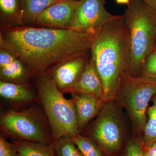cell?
Listing matches in <instances>:
<instances>
[{
    "label": "cell",
    "mask_w": 156,
    "mask_h": 156,
    "mask_svg": "<svg viewBox=\"0 0 156 156\" xmlns=\"http://www.w3.org/2000/svg\"><path fill=\"white\" fill-rule=\"evenodd\" d=\"M95 35L69 29L5 27L1 28L0 48L16 55L34 78L70 59L90 56Z\"/></svg>",
    "instance_id": "1"
},
{
    "label": "cell",
    "mask_w": 156,
    "mask_h": 156,
    "mask_svg": "<svg viewBox=\"0 0 156 156\" xmlns=\"http://www.w3.org/2000/svg\"><path fill=\"white\" fill-rule=\"evenodd\" d=\"M91 57L102 81L104 100L114 101L131 59L130 36L123 17L107 23L95 35Z\"/></svg>",
    "instance_id": "2"
},
{
    "label": "cell",
    "mask_w": 156,
    "mask_h": 156,
    "mask_svg": "<svg viewBox=\"0 0 156 156\" xmlns=\"http://www.w3.org/2000/svg\"><path fill=\"white\" fill-rule=\"evenodd\" d=\"M130 36L128 73L140 76L156 41V10L139 0H131L122 15Z\"/></svg>",
    "instance_id": "3"
},
{
    "label": "cell",
    "mask_w": 156,
    "mask_h": 156,
    "mask_svg": "<svg viewBox=\"0 0 156 156\" xmlns=\"http://www.w3.org/2000/svg\"><path fill=\"white\" fill-rule=\"evenodd\" d=\"M44 111L49 121L53 142L62 136L72 137L80 134L75 105L64 97L49 73L34 78Z\"/></svg>",
    "instance_id": "4"
},
{
    "label": "cell",
    "mask_w": 156,
    "mask_h": 156,
    "mask_svg": "<svg viewBox=\"0 0 156 156\" xmlns=\"http://www.w3.org/2000/svg\"><path fill=\"white\" fill-rule=\"evenodd\" d=\"M156 94V82L127 73L120 83L114 101L126 110L136 134H143L147 120L148 104Z\"/></svg>",
    "instance_id": "5"
},
{
    "label": "cell",
    "mask_w": 156,
    "mask_h": 156,
    "mask_svg": "<svg viewBox=\"0 0 156 156\" xmlns=\"http://www.w3.org/2000/svg\"><path fill=\"white\" fill-rule=\"evenodd\" d=\"M0 128L3 135L14 140L53 145L49 121L44 111L32 106L22 111L9 110L1 113Z\"/></svg>",
    "instance_id": "6"
},
{
    "label": "cell",
    "mask_w": 156,
    "mask_h": 156,
    "mask_svg": "<svg viewBox=\"0 0 156 156\" xmlns=\"http://www.w3.org/2000/svg\"><path fill=\"white\" fill-rule=\"evenodd\" d=\"M126 123L120 108L114 101H106L91 127V138L105 155L117 156L126 137Z\"/></svg>",
    "instance_id": "7"
},
{
    "label": "cell",
    "mask_w": 156,
    "mask_h": 156,
    "mask_svg": "<svg viewBox=\"0 0 156 156\" xmlns=\"http://www.w3.org/2000/svg\"><path fill=\"white\" fill-rule=\"evenodd\" d=\"M105 3V0L77 1L70 29L95 35L107 23L122 17L107 11Z\"/></svg>",
    "instance_id": "8"
},
{
    "label": "cell",
    "mask_w": 156,
    "mask_h": 156,
    "mask_svg": "<svg viewBox=\"0 0 156 156\" xmlns=\"http://www.w3.org/2000/svg\"><path fill=\"white\" fill-rule=\"evenodd\" d=\"M77 2V0H60L53 3L39 15L35 26L70 29Z\"/></svg>",
    "instance_id": "9"
},
{
    "label": "cell",
    "mask_w": 156,
    "mask_h": 156,
    "mask_svg": "<svg viewBox=\"0 0 156 156\" xmlns=\"http://www.w3.org/2000/svg\"><path fill=\"white\" fill-rule=\"evenodd\" d=\"M90 56H82L66 62L50 73L58 89L63 92H69L80 80Z\"/></svg>",
    "instance_id": "10"
},
{
    "label": "cell",
    "mask_w": 156,
    "mask_h": 156,
    "mask_svg": "<svg viewBox=\"0 0 156 156\" xmlns=\"http://www.w3.org/2000/svg\"><path fill=\"white\" fill-rule=\"evenodd\" d=\"M70 93L91 95L104 100L102 81L91 56L80 80Z\"/></svg>",
    "instance_id": "11"
},
{
    "label": "cell",
    "mask_w": 156,
    "mask_h": 156,
    "mask_svg": "<svg viewBox=\"0 0 156 156\" xmlns=\"http://www.w3.org/2000/svg\"><path fill=\"white\" fill-rule=\"evenodd\" d=\"M71 94L75 105L78 130L80 133L92 119L97 116L106 101L91 95Z\"/></svg>",
    "instance_id": "12"
},
{
    "label": "cell",
    "mask_w": 156,
    "mask_h": 156,
    "mask_svg": "<svg viewBox=\"0 0 156 156\" xmlns=\"http://www.w3.org/2000/svg\"><path fill=\"white\" fill-rule=\"evenodd\" d=\"M28 83H15L1 81L0 95L4 99L16 103L30 102L35 98Z\"/></svg>",
    "instance_id": "13"
},
{
    "label": "cell",
    "mask_w": 156,
    "mask_h": 156,
    "mask_svg": "<svg viewBox=\"0 0 156 156\" xmlns=\"http://www.w3.org/2000/svg\"><path fill=\"white\" fill-rule=\"evenodd\" d=\"M1 28L23 26L20 0H0Z\"/></svg>",
    "instance_id": "14"
},
{
    "label": "cell",
    "mask_w": 156,
    "mask_h": 156,
    "mask_svg": "<svg viewBox=\"0 0 156 156\" xmlns=\"http://www.w3.org/2000/svg\"><path fill=\"white\" fill-rule=\"evenodd\" d=\"M58 1L60 0H20L23 26H35L41 13Z\"/></svg>",
    "instance_id": "15"
},
{
    "label": "cell",
    "mask_w": 156,
    "mask_h": 156,
    "mask_svg": "<svg viewBox=\"0 0 156 156\" xmlns=\"http://www.w3.org/2000/svg\"><path fill=\"white\" fill-rule=\"evenodd\" d=\"M12 143L17 156H56L53 145L14 140Z\"/></svg>",
    "instance_id": "16"
},
{
    "label": "cell",
    "mask_w": 156,
    "mask_h": 156,
    "mask_svg": "<svg viewBox=\"0 0 156 156\" xmlns=\"http://www.w3.org/2000/svg\"><path fill=\"white\" fill-rule=\"evenodd\" d=\"M30 77L27 68L19 58L8 66L0 68V79L2 81L28 83Z\"/></svg>",
    "instance_id": "17"
},
{
    "label": "cell",
    "mask_w": 156,
    "mask_h": 156,
    "mask_svg": "<svg viewBox=\"0 0 156 156\" xmlns=\"http://www.w3.org/2000/svg\"><path fill=\"white\" fill-rule=\"evenodd\" d=\"M151 100L153 105L148 108L147 122L143 133V140L145 148L156 142V94Z\"/></svg>",
    "instance_id": "18"
},
{
    "label": "cell",
    "mask_w": 156,
    "mask_h": 156,
    "mask_svg": "<svg viewBox=\"0 0 156 156\" xmlns=\"http://www.w3.org/2000/svg\"><path fill=\"white\" fill-rule=\"evenodd\" d=\"M56 156H83L71 136H64L53 144Z\"/></svg>",
    "instance_id": "19"
},
{
    "label": "cell",
    "mask_w": 156,
    "mask_h": 156,
    "mask_svg": "<svg viewBox=\"0 0 156 156\" xmlns=\"http://www.w3.org/2000/svg\"><path fill=\"white\" fill-rule=\"evenodd\" d=\"M72 138L83 156H105L100 147L92 138L80 134Z\"/></svg>",
    "instance_id": "20"
},
{
    "label": "cell",
    "mask_w": 156,
    "mask_h": 156,
    "mask_svg": "<svg viewBox=\"0 0 156 156\" xmlns=\"http://www.w3.org/2000/svg\"><path fill=\"white\" fill-rule=\"evenodd\" d=\"M145 151L143 138L134 136L126 144L123 156H144Z\"/></svg>",
    "instance_id": "21"
},
{
    "label": "cell",
    "mask_w": 156,
    "mask_h": 156,
    "mask_svg": "<svg viewBox=\"0 0 156 156\" xmlns=\"http://www.w3.org/2000/svg\"><path fill=\"white\" fill-rule=\"evenodd\" d=\"M140 76L156 82V50L153 51L147 58Z\"/></svg>",
    "instance_id": "22"
},
{
    "label": "cell",
    "mask_w": 156,
    "mask_h": 156,
    "mask_svg": "<svg viewBox=\"0 0 156 156\" xmlns=\"http://www.w3.org/2000/svg\"><path fill=\"white\" fill-rule=\"evenodd\" d=\"M0 156H17V151L13 144L8 142L5 136H0Z\"/></svg>",
    "instance_id": "23"
},
{
    "label": "cell",
    "mask_w": 156,
    "mask_h": 156,
    "mask_svg": "<svg viewBox=\"0 0 156 156\" xmlns=\"http://www.w3.org/2000/svg\"><path fill=\"white\" fill-rule=\"evenodd\" d=\"M18 58L14 53L0 48V68L6 67Z\"/></svg>",
    "instance_id": "24"
},
{
    "label": "cell",
    "mask_w": 156,
    "mask_h": 156,
    "mask_svg": "<svg viewBox=\"0 0 156 156\" xmlns=\"http://www.w3.org/2000/svg\"><path fill=\"white\" fill-rule=\"evenodd\" d=\"M144 156H156V142L145 148Z\"/></svg>",
    "instance_id": "25"
},
{
    "label": "cell",
    "mask_w": 156,
    "mask_h": 156,
    "mask_svg": "<svg viewBox=\"0 0 156 156\" xmlns=\"http://www.w3.org/2000/svg\"><path fill=\"white\" fill-rule=\"evenodd\" d=\"M139 1L142 2L148 6L156 10V0H139Z\"/></svg>",
    "instance_id": "26"
},
{
    "label": "cell",
    "mask_w": 156,
    "mask_h": 156,
    "mask_svg": "<svg viewBox=\"0 0 156 156\" xmlns=\"http://www.w3.org/2000/svg\"><path fill=\"white\" fill-rule=\"evenodd\" d=\"M117 4L119 5H129L131 3V0H115Z\"/></svg>",
    "instance_id": "27"
},
{
    "label": "cell",
    "mask_w": 156,
    "mask_h": 156,
    "mask_svg": "<svg viewBox=\"0 0 156 156\" xmlns=\"http://www.w3.org/2000/svg\"><path fill=\"white\" fill-rule=\"evenodd\" d=\"M154 50H156V41L155 42V44L154 47V50L153 51H154Z\"/></svg>",
    "instance_id": "28"
}]
</instances>
